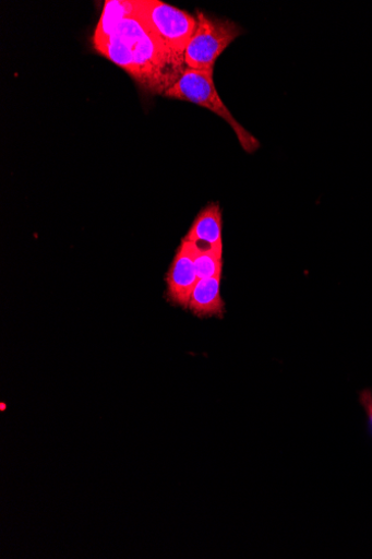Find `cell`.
I'll list each match as a JSON object with an SVG mask.
<instances>
[{
	"mask_svg": "<svg viewBox=\"0 0 372 559\" xmlns=\"http://www.w3.org/2000/svg\"><path fill=\"white\" fill-rule=\"evenodd\" d=\"M164 95L190 102L219 116L232 128L248 154L259 148L260 142L236 120L224 104L215 84L214 72L185 69Z\"/></svg>",
	"mask_w": 372,
	"mask_h": 559,
	"instance_id": "7a4b0ae2",
	"label": "cell"
},
{
	"mask_svg": "<svg viewBox=\"0 0 372 559\" xmlns=\"http://www.w3.org/2000/svg\"><path fill=\"white\" fill-rule=\"evenodd\" d=\"M94 48L156 94L164 95L187 69L135 14L134 8L108 37L94 43Z\"/></svg>",
	"mask_w": 372,
	"mask_h": 559,
	"instance_id": "6da1fadb",
	"label": "cell"
},
{
	"mask_svg": "<svg viewBox=\"0 0 372 559\" xmlns=\"http://www.w3.org/2000/svg\"><path fill=\"white\" fill-rule=\"evenodd\" d=\"M133 12V2L122 0H108L105 3L98 25L95 29L93 43H98L108 37L121 23V21Z\"/></svg>",
	"mask_w": 372,
	"mask_h": 559,
	"instance_id": "ba28073f",
	"label": "cell"
},
{
	"mask_svg": "<svg viewBox=\"0 0 372 559\" xmlns=\"http://www.w3.org/2000/svg\"><path fill=\"white\" fill-rule=\"evenodd\" d=\"M133 8L144 24L184 64L185 49L194 34L196 17L159 0H133Z\"/></svg>",
	"mask_w": 372,
	"mask_h": 559,
	"instance_id": "3957f363",
	"label": "cell"
},
{
	"mask_svg": "<svg viewBox=\"0 0 372 559\" xmlns=\"http://www.w3.org/2000/svg\"><path fill=\"white\" fill-rule=\"evenodd\" d=\"M183 239L199 246L224 249L223 211L218 202H209L200 212Z\"/></svg>",
	"mask_w": 372,
	"mask_h": 559,
	"instance_id": "52a82bcc",
	"label": "cell"
},
{
	"mask_svg": "<svg viewBox=\"0 0 372 559\" xmlns=\"http://www.w3.org/2000/svg\"><path fill=\"white\" fill-rule=\"evenodd\" d=\"M195 271L199 280L223 276V252L224 249H216L195 245Z\"/></svg>",
	"mask_w": 372,
	"mask_h": 559,
	"instance_id": "9c48e42d",
	"label": "cell"
},
{
	"mask_svg": "<svg viewBox=\"0 0 372 559\" xmlns=\"http://www.w3.org/2000/svg\"><path fill=\"white\" fill-rule=\"evenodd\" d=\"M194 258V243L182 239L167 275L168 299L184 310L189 309L192 290L199 281Z\"/></svg>",
	"mask_w": 372,
	"mask_h": 559,
	"instance_id": "5b68a950",
	"label": "cell"
},
{
	"mask_svg": "<svg viewBox=\"0 0 372 559\" xmlns=\"http://www.w3.org/2000/svg\"><path fill=\"white\" fill-rule=\"evenodd\" d=\"M358 401L367 418V433L372 439V390L363 389L358 393Z\"/></svg>",
	"mask_w": 372,
	"mask_h": 559,
	"instance_id": "30bf717a",
	"label": "cell"
},
{
	"mask_svg": "<svg viewBox=\"0 0 372 559\" xmlns=\"http://www.w3.org/2000/svg\"><path fill=\"white\" fill-rule=\"evenodd\" d=\"M221 277L216 276L197 281L192 290L188 309L195 317L200 319H224L226 304L220 292Z\"/></svg>",
	"mask_w": 372,
	"mask_h": 559,
	"instance_id": "8992f818",
	"label": "cell"
},
{
	"mask_svg": "<svg viewBox=\"0 0 372 559\" xmlns=\"http://www.w3.org/2000/svg\"><path fill=\"white\" fill-rule=\"evenodd\" d=\"M196 27L184 56L187 69L214 72L217 60L228 46L242 34L235 22L196 14Z\"/></svg>",
	"mask_w": 372,
	"mask_h": 559,
	"instance_id": "277c9868",
	"label": "cell"
}]
</instances>
